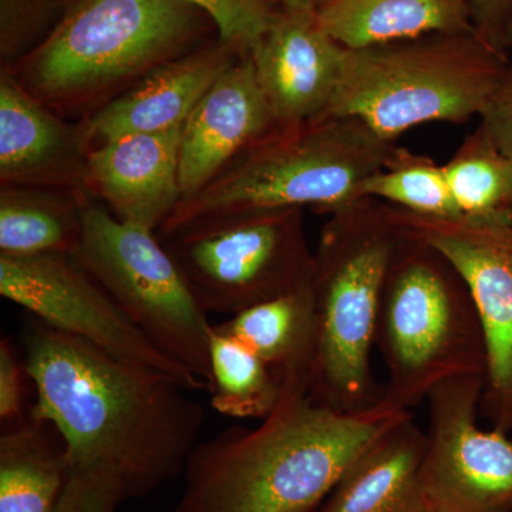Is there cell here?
<instances>
[{
	"instance_id": "17",
	"label": "cell",
	"mask_w": 512,
	"mask_h": 512,
	"mask_svg": "<svg viewBox=\"0 0 512 512\" xmlns=\"http://www.w3.org/2000/svg\"><path fill=\"white\" fill-rule=\"evenodd\" d=\"M248 53L215 37L163 64L89 119L79 121L90 148L128 134L163 133L184 126L204 94Z\"/></svg>"
},
{
	"instance_id": "5",
	"label": "cell",
	"mask_w": 512,
	"mask_h": 512,
	"mask_svg": "<svg viewBox=\"0 0 512 512\" xmlns=\"http://www.w3.org/2000/svg\"><path fill=\"white\" fill-rule=\"evenodd\" d=\"M396 148V141L355 117L275 127L204 190L181 201L158 232L239 211L309 208L333 214L360 200L362 184Z\"/></svg>"
},
{
	"instance_id": "10",
	"label": "cell",
	"mask_w": 512,
	"mask_h": 512,
	"mask_svg": "<svg viewBox=\"0 0 512 512\" xmlns=\"http://www.w3.org/2000/svg\"><path fill=\"white\" fill-rule=\"evenodd\" d=\"M0 295L50 328L164 373L190 392L207 387L188 367L157 348L72 256L0 255Z\"/></svg>"
},
{
	"instance_id": "21",
	"label": "cell",
	"mask_w": 512,
	"mask_h": 512,
	"mask_svg": "<svg viewBox=\"0 0 512 512\" xmlns=\"http://www.w3.org/2000/svg\"><path fill=\"white\" fill-rule=\"evenodd\" d=\"M90 201L82 190L0 185V255L72 256Z\"/></svg>"
},
{
	"instance_id": "26",
	"label": "cell",
	"mask_w": 512,
	"mask_h": 512,
	"mask_svg": "<svg viewBox=\"0 0 512 512\" xmlns=\"http://www.w3.org/2000/svg\"><path fill=\"white\" fill-rule=\"evenodd\" d=\"M67 0H0V67L12 69L52 35Z\"/></svg>"
},
{
	"instance_id": "16",
	"label": "cell",
	"mask_w": 512,
	"mask_h": 512,
	"mask_svg": "<svg viewBox=\"0 0 512 512\" xmlns=\"http://www.w3.org/2000/svg\"><path fill=\"white\" fill-rule=\"evenodd\" d=\"M89 151L79 121L60 116L0 67V185L84 191Z\"/></svg>"
},
{
	"instance_id": "7",
	"label": "cell",
	"mask_w": 512,
	"mask_h": 512,
	"mask_svg": "<svg viewBox=\"0 0 512 512\" xmlns=\"http://www.w3.org/2000/svg\"><path fill=\"white\" fill-rule=\"evenodd\" d=\"M376 346L387 369L382 400L396 409L410 412L454 377L485 376L483 326L466 281L406 227L384 282Z\"/></svg>"
},
{
	"instance_id": "24",
	"label": "cell",
	"mask_w": 512,
	"mask_h": 512,
	"mask_svg": "<svg viewBox=\"0 0 512 512\" xmlns=\"http://www.w3.org/2000/svg\"><path fill=\"white\" fill-rule=\"evenodd\" d=\"M208 390L218 413L235 419L264 420L282 396V386L264 360L244 342L212 326Z\"/></svg>"
},
{
	"instance_id": "9",
	"label": "cell",
	"mask_w": 512,
	"mask_h": 512,
	"mask_svg": "<svg viewBox=\"0 0 512 512\" xmlns=\"http://www.w3.org/2000/svg\"><path fill=\"white\" fill-rule=\"evenodd\" d=\"M72 258L157 348L208 387L212 325L157 232L120 221L92 200Z\"/></svg>"
},
{
	"instance_id": "19",
	"label": "cell",
	"mask_w": 512,
	"mask_h": 512,
	"mask_svg": "<svg viewBox=\"0 0 512 512\" xmlns=\"http://www.w3.org/2000/svg\"><path fill=\"white\" fill-rule=\"evenodd\" d=\"M218 328L244 342L284 390H311L318 356V315L312 279L232 316Z\"/></svg>"
},
{
	"instance_id": "29",
	"label": "cell",
	"mask_w": 512,
	"mask_h": 512,
	"mask_svg": "<svg viewBox=\"0 0 512 512\" xmlns=\"http://www.w3.org/2000/svg\"><path fill=\"white\" fill-rule=\"evenodd\" d=\"M25 365H20L9 340L0 342V420L10 427L22 423L23 377Z\"/></svg>"
},
{
	"instance_id": "22",
	"label": "cell",
	"mask_w": 512,
	"mask_h": 512,
	"mask_svg": "<svg viewBox=\"0 0 512 512\" xmlns=\"http://www.w3.org/2000/svg\"><path fill=\"white\" fill-rule=\"evenodd\" d=\"M70 477L66 446L52 424L25 419L0 437V512H55Z\"/></svg>"
},
{
	"instance_id": "6",
	"label": "cell",
	"mask_w": 512,
	"mask_h": 512,
	"mask_svg": "<svg viewBox=\"0 0 512 512\" xmlns=\"http://www.w3.org/2000/svg\"><path fill=\"white\" fill-rule=\"evenodd\" d=\"M508 64L476 30L346 49L326 116L355 117L390 141L421 124L464 123L481 116Z\"/></svg>"
},
{
	"instance_id": "13",
	"label": "cell",
	"mask_w": 512,
	"mask_h": 512,
	"mask_svg": "<svg viewBox=\"0 0 512 512\" xmlns=\"http://www.w3.org/2000/svg\"><path fill=\"white\" fill-rule=\"evenodd\" d=\"M345 50L322 28L316 12L282 8L249 52L276 127L326 116L338 90Z\"/></svg>"
},
{
	"instance_id": "18",
	"label": "cell",
	"mask_w": 512,
	"mask_h": 512,
	"mask_svg": "<svg viewBox=\"0 0 512 512\" xmlns=\"http://www.w3.org/2000/svg\"><path fill=\"white\" fill-rule=\"evenodd\" d=\"M424 451L426 433L409 414L357 458L323 512H433L421 484Z\"/></svg>"
},
{
	"instance_id": "31",
	"label": "cell",
	"mask_w": 512,
	"mask_h": 512,
	"mask_svg": "<svg viewBox=\"0 0 512 512\" xmlns=\"http://www.w3.org/2000/svg\"><path fill=\"white\" fill-rule=\"evenodd\" d=\"M468 3L478 35L507 55L504 42L512 19V0H468Z\"/></svg>"
},
{
	"instance_id": "4",
	"label": "cell",
	"mask_w": 512,
	"mask_h": 512,
	"mask_svg": "<svg viewBox=\"0 0 512 512\" xmlns=\"http://www.w3.org/2000/svg\"><path fill=\"white\" fill-rule=\"evenodd\" d=\"M404 237L396 207L360 198L328 215L313 251L318 356L309 397L343 413L382 402L373 375L380 299Z\"/></svg>"
},
{
	"instance_id": "3",
	"label": "cell",
	"mask_w": 512,
	"mask_h": 512,
	"mask_svg": "<svg viewBox=\"0 0 512 512\" xmlns=\"http://www.w3.org/2000/svg\"><path fill=\"white\" fill-rule=\"evenodd\" d=\"M211 26L183 0H67L52 35L10 70L60 116L83 121L158 67L211 42Z\"/></svg>"
},
{
	"instance_id": "23",
	"label": "cell",
	"mask_w": 512,
	"mask_h": 512,
	"mask_svg": "<svg viewBox=\"0 0 512 512\" xmlns=\"http://www.w3.org/2000/svg\"><path fill=\"white\" fill-rule=\"evenodd\" d=\"M443 167L458 218L481 224L512 222V161L483 127L468 134Z\"/></svg>"
},
{
	"instance_id": "8",
	"label": "cell",
	"mask_w": 512,
	"mask_h": 512,
	"mask_svg": "<svg viewBox=\"0 0 512 512\" xmlns=\"http://www.w3.org/2000/svg\"><path fill=\"white\" fill-rule=\"evenodd\" d=\"M207 313H237L311 281L303 208L202 218L157 232Z\"/></svg>"
},
{
	"instance_id": "20",
	"label": "cell",
	"mask_w": 512,
	"mask_h": 512,
	"mask_svg": "<svg viewBox=\"0 0 512 512\" xmlns=\"http://www.w3.org/2000/svg\"><path fill=\"white\" fill-rule=\"evenodd\" d=\"M316 16L346 49L476 30L468 0H326Z\"/></svg>"
},
{
	"instance_id": "14",
	"label": "cell",
	"mask_w": 512,
	"mask_h": 512,
	"mask_svg": "<svg viewBox=\"0 0 512 512\" xmlns=\"http://www.w3.org/2000/svg\"><path fill=\"white\" fill-rule=\"evenodd\" d=\"M181 133L128 134L90 148L84 191L120 221L160 231L183 200Z\"/></svg>"
},
{
	"instance_id": "12",
	"label": "cell",
	"mask_w": 512,
	"mask_h": 512,
	"mask_svg": "<svg viewBox=\"0 0 512 512\" xmlns=\"http://www.w3.org/2000/svg\"><path fill=\"white\" fill-rule=\"evenodd\" d=\"M397 214L404 227L439 249L466 281L487 352L481 414L493 429L512 434V222L481 224L402 208Z\"/></svg>"
},
{
	"instance_id": "30",
	"label": "cell",
	"mask_w": 512,
	"mask_h": 512,
	"mask_svg": "<svg viewBox=\"0 0 512 512\" xmlns=\"http://www.w3.org/2000/svg\"><path fill=\"white\" fill-rule=\"evenodd\" d=\"M480 127L512 161V64L480 116Z\"/></svg>"
},
{
	"instance_id": "28",
	"label": "cell",
	"mask_w": 512,
	"mask_h": 512,
	"mask_svg": "<svg viewBox=\"0 0 512 512\" xmlns=\"http://www.w3.org/2000/svg\"><path fill=\"white\" fill-rule=\"evenodd\" d=\"M124 501L119 487L104 474L70 470L55 512H114Z\"/></svg>"
},
{
	"instance_id": "1",
	"label": "cell",
	"mask_w": 512,
	"mask_h": 512,
	"mask_svg": "<svg viewBox=\"0 0 512 512\" xmlns=\"http://www.w3.org/2000/svg\"><path fill=\"white\" fill-rule=\"evenodd\" d=\"M23 365L36 390L30 416L55 427L70 470L104 474L126 501L185 470L205 413L171 377L37 319L26 330Z\"/></svg>"
},
{
	"instance_id": "15",
	"label": "cell",
	"mask_w": 512,
	"mask_h": 512,
	"mask_svg": "<svg viewBox=\"0 0 512 512\" xmlns=\"http://www.w3.org/2000/svg\"><path fill=\"white\" fill-rule=\"evenodd\" d=\"M275 127L248 53L218 77L185 121L180 144L183 200L204 190Z\"/></svg>"
},
{
	"instance_id": "25",
	"label": "cell",
	"mask_w": 512,
	"mask_h": 512,
	"mask_svg": "<svg viewBox=\"0 0 512 512\" xmlns=\"http://www.w3.org/2000/svg\"><path fill=\"white\" fill-rule=\"evenodd\" d=\"M359 198H376L426 217L458 218L443 165L399 146L382 170L362 184Z\"/></svg>"
},
{
	"instance_id": "32",
	"label": "cell",
	"mask_w": 512,
	"mask_h": 512,
	"mask_svg": "<svg viewBox=\"0 0 512 512\" xmlns=\"http://www.w3.org/2000/svg\"><path fill=\"white\" fill-rule=\"evenodd\" d=\"M326 0H279L282 8L288 10H302V12H318Z\"/></svg>"
},
{
	"instance_id": "33",
	"label": "cell",
	"mask_w": 512,
	"mask_h": 512,
	"mask_svg": "<svg viewBox=\"0 0 512 512\" xmlns=\"http://www.w3.org/2000/svg\"><path fill=\"white\" fill-rule=\"evenodd\" d=\"M504 45H505V50H507V52H508V50L512 49V19H511L510 25H508L507 33H505Z\"/></svg>"
},
{
	"instance_id": "27",
	"label": "cell",
	"mask_w": 512,
	"mask_h": 512,
	"mask_svg": "<svg viewBox=\"0 0 512 512\" xmlns=\"http://www.w3.org/2000/svg\"><path fill=\"white\" fill-rule=\"evenodd\" d=\"M214 23L218 39L249 53L282 10L279 0H183Z\"/></svg>"
},
{
	"instance_id": "2",
	"label": "cell",
	"mask_w": 512,
	"mask_h": 512,
	"mask_svg": "<svg viewBox=\"0 0 512 512\" xmlns=\"http://www.w3.org/2000/svg\"><path fill=\"white\" fill-rule=\"evenodd\" d=\"M412 414L383 400L343 413L284 390L256 429L225 431L197 444L173 512H312L350 466Z\"/></svg>"
},
{
	"instance_id": "11",
	"label": "cell",
	"mask_w": 512,
	"mask_h": 512,
	"mask_svg": "<svg viewBox=\"0 0 512 512\" xmlns=\"http://www.w3.org/2000/svg\"><path fill=\"white\" fill-rule=\"evenodd\" d=\"M483 390L484 376H460L427 396L421 484L433 512H512V439L478 423Z\"/></svg>"
}]
</instances>
